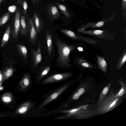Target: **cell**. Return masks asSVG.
<instances>
[{
    "label": "cell",
    "mask_w": 126,
    "mask_h": 126,
    "mask_svg": "<svg viewBox=\"0 0 126 126\" xmlns=\"http://www.w3.org/2000/svg\"><path fill=\"white\" fill-rule=\"evenodd\" d=\"M16 49L18 53L24 59L27 58V50L26 46L24 45L17 43L16 45Z\"/></svg>",
    "instance_id": "obj_15"
},
{
    "label": "cell",
    "mask_w": 126,
    "mask_h": 126,
    "mask_svg": "<svg viewBox=\"0 0 126 126\" xmlns=\"http://www.w3.org/2000/svg\"><path fill=\"white\" fill-rule=\"evenodd\" d=\"M122 6L123 9H125L126 7V0H122Z\"/></svg>",
    "instance_id": "obj_31"
},
{
    "label": "cell",
    "mask_w": 126,
    "mask_h": 126,
    "mask_svg": "<svg viewBox=\"0 0 126 126\" xmlns=\"http://www.w3.org/2000/svg\"><path fill=\"white\" fill-rule=\"evenodd\" d=\"M11 26L10 24L6 26L4 33L0 43L1 47L6 45L10 39L11 34Z\"/></svg>",
    "instance_id": "obj_13"
},
{
    "label": "cell",
    "mask_w": 126,
    "mask_h": 126,
    "mask_svg": "<svg viewBox=\"0 0 126 126\" xmlns=\"http://www.w3.org/2000/svg\"><path fill=\"white\" fill-rule=\"evenodd\" d=\"M31 75L29 73H26L23 76L18 83L20 91L25 92L29 90L32 86Z\"/></svg>",
    "instance_id": "obj_6"
},
{
    "label": "cell",
    "mask_w": 126,
    "mask_h": 126,
    "mask_svg": "<svg viewBox=\"0 0 126 126\" xmlns=\"http://www.w3.org/2000/svg\"><path fill=\"white\" fill-rule=\"evenodd\" d=\"M72 75L69 72H64L52 75L46 77L38 83L45 85L52 83L65 81L68 80Z\"/></svg>",
    "instance_id": "obj_3"
},
{
    "label": "cell",
    "mask_w": 126,
    "mask_h": 126,
    "mask_svg": "<svg viewBox=\"0 0 126 126\" xmlns=\"http://www.w3.org/2000/svg\"><path fill=\"white\" fill-rule=\"evenodd\" d=\"M78 50L80 51H82L83 50V48H81L80 47H79L78 48Z\"/></svg>",
    "instance_id": "obj_34"
},
{
    "label": "cell",
    "mask_w": 126,
    "mask_h": 126,
    "mask_svg": "<svg viewBox=\"0 0 126 126\" xmlns=\"http://www.w3.org/2000/svg\"><path fill=\"white\" fill-rule=\"evenodd\" d=\"M11 13L8 12L0 17V28L5 24L10 19Z\"/></svg>",
    "instance_id": "obj_21"
},
{
    "label": "cell",
    "mask_w": 126,
    "mask_h": 126,
    "mask_svg": "<svg viewBox=\"0 0 126 126\" xmlns=\"http://www.w3.org/2000/svg\"><path fill=\"white\" fill-rule=\"evenodd\" d=\"M36 103L32 100L27 101L21 105L15 112L16 114H25L31 109L34 108Z\"/></svg>",
    "instance_id": "obj_7"
},
{
    "label": "cell",
    "mask_w": 126,
    "mask_h": 126,
    "mask_svg": "<svg viewBox=\"0 0 126 126\" xmlns=\"http://www.w3.org/2000/svg\"><path fill=\"white\" fill-rule=\"evenodd\" d=\"M60 31L71 38L75 39H79L78 36L74 32L70 30L63 29L61 30Z\"/></svg>",
    "instance_id": "obj_22"
},
{
    "label": "cell",
    "mask_w": 126,
    "mask_h": 126,
    "mask_svg": "<svg viewBox=\"0 0 126 126\" xmlns=\"http://www.w3.org/2000/svg\"><path fill=\"white\" fill-rule=\"evenodd\" d=\"M16 3L20 5L23 10L24 15L26 16L27 19H28L29 16L27 9L28 6L26 0H17Z\"/></svg>",
    "instance_id": "obj_17"
},
{
    "label": "cell",
    "mask_w": 126,
    "mask_h": 126,
    "mask_svg": "<svg viewBox=\"0 0 126 126\" xmlns=\"http://www.w3.org/2000/svg\"><path fill=\"white\" fill-rule=\"evenodd\" d=\"M15 70L11 66L6 67L1 71V81L3 82L6 80L11 77L15 71Z\"/></svg>",
    "instance_id": "obj_11"
},
{
    "label": "cell",
    "mask_w": 126,
    "mask_h": 126,
    "mask_svg": "<svg viewBox=\"0 0 126 126\" xmlns=\"http://www.w3.org/2000/svg\"><path fill=\"white\" fill-rule=\"evenodd\" d=\"M62 1H63V2H64L65 1V0H62Z\"/></svg>",
    "instance_id": "obj_36"
},
{
    "label": "cell",
    "mask_w": 126,
    "mask_h": 126,
    "mask_svg": "<svg viewBox=\"0 0 126 126\" xmlns=\"http://www.w3.org/2000/svg\"><path fill=\"white\" fill-rule=\"evenodd\" d=\"M109 90V88L108 86L105 87L103 90L100 97L101 99H102L108 93Z\"/></svg>",
    "instance_id": "obj_28"
},
{
    "label": "cell",
    "mask_w": 126,
    "mask_h": 126,
    "mask_svg": "<svg viewBox=\"0 0 126 126\" xmlns=\"http://www.w3.org/2000/svg\"><path fill=\"white\" fill-rule=\"evenodd\" d=\"M56 45L58 53L57 62L58 64L63 67L68 66L69 54L74 49V46L67 45L58 39L56 40Z\"/></svg>",
    "instance_id": "obj_1"
},
{
    "label": "cell",
    "mask_w": 126,
    "mask_h": 126,
    "mask_svg": "<svg viewBox=\"0 0 126 126\" xmlns=\"http://www.w3.org/2000/svg\"><path fill=\"white\" fill-rule=\"evenodd\" d=\"M50 67L49 66H46L41 67L36 73L34 83L35 85L38 83L46 76L49 72Z\"/></svg>",
    "instance_id": "obj_9"
},
{
    "label": "cell",
    "mask_w": 126,
    "mask_h": 126,
    "mask_svg": "<svg viewBox=\"0 0 126 126\" xmlns=\"http://www.w3.org/2000/svg\"><path fill=\"white\" fill-rule=\"evenodd\" d=\"M126 54L125 53V54L124 55L122 58L121 59L120 62L119 63L118 66L117 68H120L123 65L126 61Z\"/></svg>",
    "instance_id": "obj_27"
},
{
    "label": "cell",
    "mask_w": 126,
    "mask_h": 126,
    "mask_svg": "<svg viewBox=\"0 0 126 126\" xmlns=\"http://www.w3.org/2000/svg\"><path fill=\"white\" fill-rule=\"evenodd\" d=\"M27 35H29L30 42L35 46L37 38V33L34 27L32 19H28L27 23Z\"/></svg>",
    "instance_id": "obj_5"
},
{
    "label": "cell",
    "mask_w": 126,
    "mask_h": 126,
    "mask_svg": "<svg viewBox=\"0 0 126 126\" xmlns=\"http://www.w3.org/2000/svg\"><path fill=\"white\" fill-rule=\"evenodd\" d=\"M38 48L37 50L33 49L32 50V54L33 62V67H36L41 61L42 58L41 51L40 41L38 39L37 41Z\"/></svg>",
    "instance_id": "obj_8"
},
{
    "label": "cell",
    "mask_w": 126,
    "mask_h": 126,
    "mask_svg": "<svg viewBox=\"0 0 126 126\" xmlns=\"http://www.w3.org/2000/svg\"><path fill=\"white\" fill-rule=\"evenodd\" d=\"M82 33L89 34L98 35L103 34L105 31L100 30L88 31H83Z\"/></svg>",
    "instance_id": "obj_24"
},
{
    "label": "cell",
    "mask_w": 126,
    "mask_h": 126,
    "mask_svg": "<svg viewBox=\"0 0 126 126\" xmlns=\"http://www.w3.org/2000/svg\"><path fill=\"white\" fill-rule=\"evenodd\" d=\"M32 19L37 33H40L43 30V24L42 19L37 12L34 13Z\"/></svg>",
    "instance_id": "obj_10"
},
{
    "label": "cell",
    "mask_w": 126,
    "mask_h": 126,
    "mask_svg": "<svg viewBox=\"0 0 126 126\" xmlns=\"http://www.w3.org/2000/svg\"><path fill=\"white\" fill-rule=\"evenodd\" d=\"M32 0L34 6H35L36 3V0Z\"/></svg>",
    "instance_id": "obj_32"
},
{
    "label": "cell",
    "mask_w": 126,
    "mask_h": 126,
    "mask_svg": "<svg viewBox=\"0 0 126 126\" xmlns=\"http://www.w3.org/2000/svg\"><path fill=\"white\" fill-rule=\"evenodd\" d=\"M21 13L20 9L18 8L16 11L14 16L12 30L11 31V41L14 39L16 41L19 34V29Z\"/></svg>",
    "instance_id": "obj_4"
},
{
    "label": "cell",
    "mask_w": 126,
    "mask_h": 126,
    "mask_svg": "<svg viewBox=\"0 0 126 126\" xmlns=\"http://www.w3.org/2000/svg\"><path fill=\"white\" fill-rule=\"evenodd\" d=\"M97 63L100 69L104 72L106 71L107 65L106 62L103 57L99 56L97 57Z\"/></svg>",
    "instance_id": "obj_20"
},
{
    "label": "cell",
    "mask_w": 126,
    "mask_h": 126,
    "mask_svg": "<svg viewBox=\"0 0 126 126\" xmlns=\"http://www.w3.org/2000/svg\"><path fill=\"white\" fill-rule=\"evenodd\" d=\"M19 34L24 36H26L27 35V23L26 18L24 15L21 16Z\"/></svg>",
    "instance_id": "obj_12"
},
{
    "label": "cell",
    "mask_w": 126,
    "mask_h": 126,
    "mask_svg": "<svg viewBox=\"0 0 126 126\" xmlns=\"http://www.w3.org/2000/svg\"><path fill=\"white\" fill-rule=\"evenodd\" d=\"M125 92V90L123 87H122L121 88L120 91H119L118 94L115 96V97L119 96H122L124 94Z\"/></svg>",
    "instance_id": "obj_30"
},
{
    "label": "cell",
    "mask_w": 126,
    "mask_h": 126,
    "mask_svg": "<svg viewBox=\"0 0 126 126\" xmlns=\"http://www.w3.org/2000/svg\"><path fill=\"white\" fill-rule=\"evenodd\" d=\"M78 61L79 63L83 66L87 68L92 67L90 64L84 60L79 59Z\"/></svg>",
    "instance_id": "obj_26"
},
{
    "label": "cell",
    "mask_w": 126,
    "mask_h": 126,
    "mask_svg": "<svg viewBox=\"0 0 126 126\" xmlns=\"http://www.w3.org/2000/svg\"><path fill=\"white\" fill-rule=\"evenodd\" d=\"M3 115L1 114H0V117L3 116Z\"/></svg>",
    "instance_id": "obj_35"
},
{
    "label": "cell",
    "mask_w": 126,
    "mask_h": 126,
    "mask_svg": "<svg viewBox=\"0 0 126 126\" xmlns=\"http://www.w3.org/2000/svg\"><path fill=\"white\" fill-rule=\"evenodd\" d=\"M48 12L50 17L53 19L58 18L60 16V14L56 7L53 4H51L49 6Z\"/></svg>",
    "instance_id": "obj_14"
},
{
    "label": "cell",
    "mask_w": 126,
    "mask_h": 126,
    "mask_svg": "<svg viewBox=\"0 0 126 126\" xmlns=\"http://www.w3.org/2000/svg\"><path fill=\"white\" fill-rule=\"evenodd\" d=\"M104 22L103 21H100L99 22L96 24H93V27H99L102 26L104 24Z\"/></svg>",
    "instance_id": "obj_29"
},
{
    "label": "cell",
    "mask_w": 126,
    "mask_h": 126,
    "mask_svg": "<svg viewBox=\"0 0 126 126\" xmlns=\"http://www.w3.org/2000/svg\"><path fill=\"white\" fill-rule=\"evenodd\" d=\"M85 92V90L83 88H81L79 89L78 92L74 93L71 98L69 99H71L75 100L78 99L79 98L80 96L83 94Z\"/></svg>",
    "instance_id": "obj_23"
},
{
    "label": "cell",
    "mask_w": 126,
    "mask_h": 126,
    "mask_svg": "<svg viewBox=\"0 0 126 126\" xmlns=\"http://www.w3.org/2000/svg\"><path fill=\"white\" fill-rule=\"evenodd\" d=\"M13 99V95L10 93H6L3 94L1 97V100L3 103L8 104L11 102Z\"/></svg>",
    "instance_id": "obj_19"
},
{
    "label": "cell",
    "mask_w": 126,
    "mask_h": 126,
    "mask_svg": "<svg viewBox=\"0 0 126 126\" xmlns=\"http://www.w3.org/2000/svg\"><path fill=\"white\" fill-rule=\"evenodd\" d=\"M118 98H118L115 99L106 106L104 108L105 110H108L110 108L114 106L116 103Z\"/></svg>",
    "instance_id": "obj_25"
},
{
    "label": "cell",
    "mask_w": 126,
    "mask_h": 126,
    "mask_svg": "<svg viewBox=\"0 0 126 126\" xmlns=\"http://www.w3.org/2000/svg\"><path fill=\"white\" fill-rule=\"evenodd\" d=\"M5 0H0V6L1 4L4 2Z\"/></svg>",
    "instance_id": "obj_33"
},
{
    "label": "cell",
    "mask_w": 126,
    "mask_h": 126,
    "mask_svg": "<svg viewBox=\"0 0 126 126\" xmlns=\"http://www.w3.org/2000/svg\"><path fill=\"white\" fill-rule=\"evenodd\" d=\"M46 35L48 53V55L50 56L52 51L53 48L52 37L48 31H47Z\"/></svg>",
    "instance_id": "obj_16"
},
{
    "label": "cell",
    "mask_w": 126,
    "mask_h": 126,
    "mask_svg": "<svg viewBox=\"0 0 126 126\" xmlns=\"http://www.w3.org/2000/svg\"><path fill=\"white\" fill-rule=\"evenodd\" d=\"M70 85L69 82L66 83L43 95L42 98L43 100L37 109H40L43 108L51 102L56 100L68 88Z\"/></svg>",
    "instance_id": "obj_2"
},
{
    "label": "cell",
    "mask_w": 126,
    "mask_h": 126,
    "mask_svg": "<svg viewBox=\"0 0 126 126\" xmlns=\"http://www.w3.org/2000/svg\"><path fill=\"white\" fill-rule=\"evenodd\" d=\"M58 9L63 14L65 18L68 19L70 16V15L66 6L62 4L56 2V3Z\"/></svg>",
    "instance_id": "obj_18"
}]
</instances>
